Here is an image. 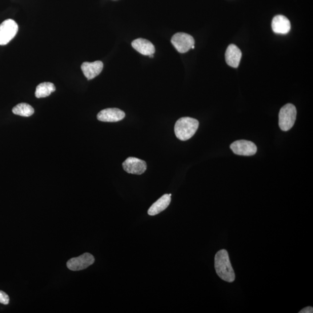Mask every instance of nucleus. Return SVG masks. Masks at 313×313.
I'll return each instance as SVG.
<instances>
[{"label": "nucleus", "mask_w": 313, "mask_h": 313, "mask_svg": "<svg viewBox=\"0 0 313 313\" xmlns=\"http://www.w3.org/2000/svg\"><path fill=\"white\" fill-rule=\"evenodd\" d=\"M215 268L216 274L220 279L229 283L234 282L235 272L226 250H222L216 253L215 257Z\"/></svg>", "instance_id": "f257e3e1"}, {"label": "nucleus", "mask_w": 313, "mask_h": 313, "mask_svg": "<svg viewBox=\"0 0 313 313\" xmlns=\"http://www.w3.org/2000/svg\"><path fill=\"white\" fill-rule=\"evenodd\" d=\"M199 126L198 120L191 118L179 119L175 123V134L179 140L186 141L195 134Z\"/></svg>", "instance_id": "f03ea898"}, {"label": "nucleus", "mask_w": 313, "mask_h": 313, "mask_svg": "<svg viewBox=\"0 0 313 313\" xmlns=\"http://www.w3.org/2000/svg\"><path fill=\"white\" fill-rule=\"evenodd\" d=\"M297 111L294 104L288 103L281 109L279 113V126L281 130L287 131L291 129L296 121Z\"/></svg>", "instance_id": "7ed1b4c3"}, {"label": "nucleus", "mask_w": 313, "mask_h": 313, "mask_svg": "<svg viewBox=\"0 0 313 313\" xmlns=\"http://www.w3.org/2000/svg\"><path fill=\"white\" fill-rule=\"evenodd\" d=\"M18 31L17 23L7 19L0 25V46H5L13 40Z\"/></svg>", "instance_id": "20e7f679"}, {"label": "nucleus", "mask_w": 313, "mask_h": 313, "mask_svg": "<svg viewBox=\"0 0 313 313\" xmlns=\"http://www.w3.org/2000/svg\"><path fill=\"white\" fill-rule=\"evenodd\" d=\"M172 45L179 53L183 54L189 51L194 46V39L191 35L184 33H178L172 36Z\"/></svg>", "instance_id": "39448f33"}, {"label": "nucleus", "mask_w": 313, "mask_h": 313, "mask_svg": "<svg viewBox=\"0 0 313 313\" xmlns=\"http://www.w3.org/2000/svg\"><path fill=\"white\" fill-rule=\"evenodd\" d=\"M95 262L93 255L89 253H85L77 258L70 259L67 262V267L72 271H80L86 269Z\"/></svg>", "instance_id": "423d86ee"}, {"label": "nucleus", "mask_w": 313, "mask_h": 313, "mask_svg": "<svg viewBox=\"0 0 313 313\" xmlns=\"http://www.w3.org/2000/svg\"><path fill=\"white\" fill-rule=\"evenodd\" d=\"M230 148L234 154L243 156L254 155L257 151L255 144L246 140H237L231 144Z\"/></svg>", "instance_id": "0eeeda50"}, {"label": "nucleus", "mask_w": 313, "mask_h": 313, "mask_svg": "<svg viewBox=\"0 0 313 313\" xmlns=\"http://www.w3.org/2000/svg\"><path fill=\"white\" fill-rule=\"evenodd\" d=\"M124 171L128 174L142 175L147 169V164L143 160L135 158H128L123 163Z\"/></svg>", "instance_id": "6e6552de"}, {"label": "nucleus", "mask_w": 313, "mask_h": 313, "mask_svg": "<svg viewBox=\"0 0 313 313\" xmlns=\"http://www.w3.org/2000/svg\"><path fill=\"white\" fill-rule=\"evenodd\" d=\"M126 117V114L122 110L117 108H109L100 111L98 114L97 119L103 122H118Z\"/></svg>", "instance_id": "1a4fd4ad"}, {"label": "nucleus", "mask_w": 313, "mask_h": 313, "mask_svg": "<svg viewBox=\"0 0 313 313\" xmlns=\"http://www.w3.org/2000/svg\"><path fill=\"white\" fill-rule=\"evenodd\" d=\"M81 68L84 75L88 80H90L95 78L101 73L103 63L99 61L91 63L84 62Z\"/></svg>", "instance_id": "9d476101"}, {"label": "nucleus", "mask_w": 313, "mask_h": 313, "mask_svg": "<svg viewBox=\"0 0 313 313\" xmlns=\"http://www.w3.org/2000/svg\"><path fill=\"white\" fill-rule=\"evenodd\" d=\"M271 27L275 33L286 34L291 30V23L285 16L277 15L272 19Z\"/></svg>", "instance_id": "9b49d317"}, {"label": "nucleus", "mask_w": 313, "mask_h": 313, "mask_svg": "<svg viewBox=\"0 0 313 313\" xmlns=\"http://www.w3.org/2000/svg\"><path fill=\"white\" fill-rule=\"evenodd\" d=\"M242 52L234 44H230L227 48L225 54L226 62L228 66L232 67H238Z\"/></svg>", "instance_id": "f8f14e48"}, {"label": "nucleus", "mask_w": 313, "mask_h": 313, "mask_svg": "<svg viewBox=\"0 0 313 313\" xmlns=\"http://www.w3.org/2000/svg\"><path fill=\"white\" fill-rule=\"evenodd\" d=\"M132 46L136 51L143 55H153L155 51V47L148 40L144 38H138L132 42Z\"/></svg>", "instance_id": "ddd939ff"}, {"label": "nucleus", "mask_w": 313, "mask_h": 313, "mask_svg": "<svg viewBox=\"0 0 313 313\" xmlns=\"http://www.w3.org/2000/svg\"><path fill=\"white\" fill-rule=\"evenodd\" d=\"M171 194H166L159 199L149 208L148 214L150 216L158 215L167 208L171 202Z\"/></svg>", "instance_id": "4468645a"}, {"label": "nucleus", "mask_w": 313, "mask_h": 313, "mask_svg": "<svg viewBox=\"0 0 313 313\" xmlns=\"http://www.w3.org/2000/svg\"><path fill=\"white\" fill-rule=\"evenodd\" d=\"M56 90L54 84L52 83L45 82L40 84L36 88L35 95L36 98H46L50 96Z\"/></svg>", "instance_id": "2eb2a0df"}, {"label": "nucleus", "mask_w": 313, "mask_h": 313, "mask_svg": "<svg viewBox=\"0 0 313 313\" xmlns=\"http://www.w3.org/2000/svg\"><path fill=\"white\" fill-rule=\"evenodd\" d=\"M13 113L23 117H30L34 113V110L30 104L22 103L17 104L13 109Z\"/></svg>", "instance_id": "dca6fc26"}, {"label": "nucleus", "mask_w": 313, "mask_h": 313, "mask_svg": "<svg viewBox=\"0 0 313 313\" xmlns=\"http://www.w3.org/2000/svg\"><path fill=\"white\" fill-rule=\"evenodd\" d=\"M10 302L9 296L6 292L0 291V303L7 305Z\"/></svg>", "instance_id": "f3484780"}, {"label": "nucleus", "mask_w": 313, "mask_h": 313, "mask_svg": "<svg viewBox=\"0 0 313 313\" xmlns=\"http://www.w3.org/2000/svg\"><path fill=\"white\" fill-rule=\"evenodd\" d=\"M299 313H312L313 312V308L311 306H308L305 307L302 309V310H300Z\"/></svg>", "instance_id": "a211bd4d"}]
</instances>
